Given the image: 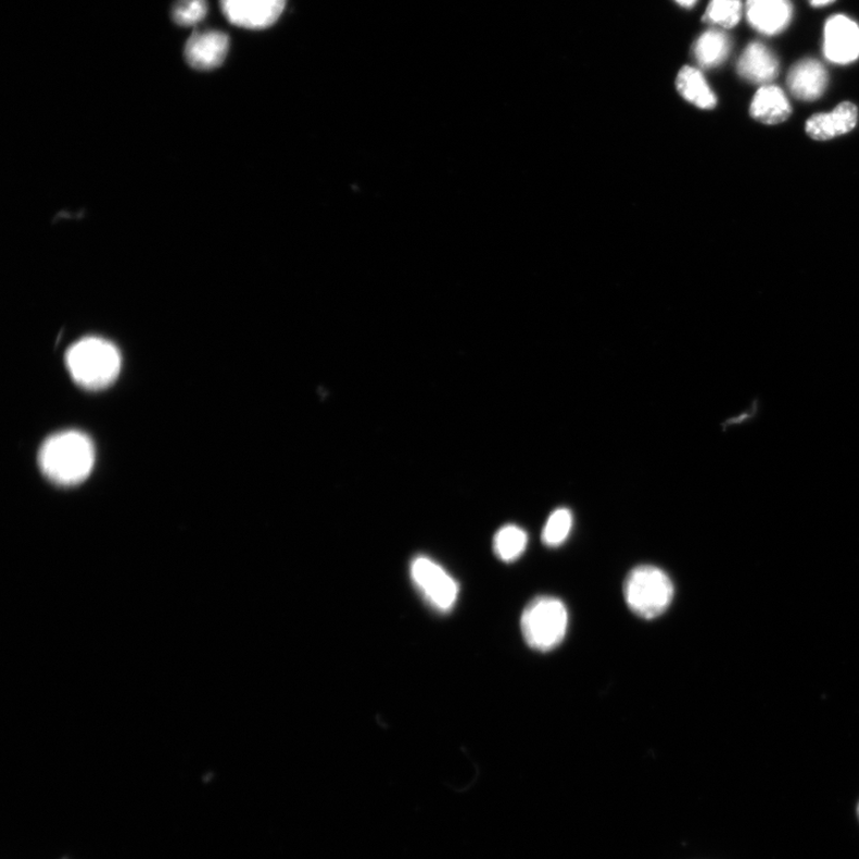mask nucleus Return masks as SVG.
<instances>
[{"instance_id":"1","label":"nucleus","mask_w":859,"mask_h":859,"mask_svg":"<svg viewBox=\"0 0 859 859\" xmlns=\"http://www.w3.org/2000/svg\"><path fill=\"white\" fill-rule=\"evenodd\" d=\"M39 463L43 475L56 485L75 487L91 473L94 446L86 433L60 432L43 443Z\"/></svg>"},{"instance_id":"2","label":"nucleus","mask_w":859,"mask_h":859,"mask_svg":"<svg viewBox=\"0 0 859 859\" xmlns=\"http://www.w3.org/2000/svg\"><path fill=\"white\" fill-rule=\"evenodd\" d=\"M66 365L71 377L84 389L102 390L118 377L121 355L111 342L89 337L70 348Z\"/></svg>"},{"instance_id":"3","label":"nucleus","mask_w":859,"mask_h":859,"mask_svg":"<svg viewBox=\"0 0 859 859\" xmlns=\"http://www.w3.org/2000/svg\"><path fill=\"white\" fill-rule=\"evenodd\" d=\"M623 595L629 609L643 619H657L672 603L674 588L660 568L639 566L624 580Z\"/></svg>"},{"instance_id":"4","label":"nucleus","mask_w":859,"mask_h":859,"mask_svg":"<svg viewBox=\"0 0 859 859\" xmlns=\"http://www.w3.org/2000/svg\"><path fill=\"white\" fill-rule=\"evenodd\" d=\"M568 612L565 604L554 597L531 601L520 617V629L532 649L548 652L558 647L567 633Z\"/></svg>"},{"instance_id":"5","label":"nucleus","mask_w":859,"mask_h":859,"mask_svg":"<svg viewBox=\"0 0 859 859\" xmlns=\"http://www.w3.org/2000/svg\"><path fill=\"white\" fill-rule=\"evenodd\" d=\"M410 576L432 607L442 611L451 610L454 607L458 586L440 565L425 556H419L410 566Z\"/></svg>"},{"instance_id":"6","label":"nucleus","mask_w":859,"mask_h":859,"mask_svg":"<svg viewBox=\"0 0 859 859\" xmlns=\"http://www.w3.org/2000/svg\"><path fill=\"white\" fill-rule=\"evenodd\" d=\"M824 53L833 64L848 65L859 58V26L848 16L834 15L825 24Z\"/></svg>"},{"instance_id":"7","label":"nucleus","mask_w":859,"mask_h":859,"mask_svg":"<svg viewBox=\"0 0 859 859\" xmlns=\"http://www.w3.org/2000/svg\"><path fill=\"white\" fill-rule=\"evenodd\" d=\"M229 38L223 31H195L186 45L188 64L198 70L219 67L228 54Z\"/></svg>"},{"instance_id":"8","label":"nucleus","mask_w":859,"mask_h":859,"mask_svg":"<svg viewBox=\"0 0 859 859\" xmlns=\"http://www.w3.org/2000/svg\"><path fill=\"white\" fill-rule=\"evenodd\" d=\"M745 10L753 28L768 36L782 33L793 17L791 0H746Z\"/></svg>"},{"instance_id":"9","label":"nucleus","mask_w":859,"mask_h":859,"mask_svg":"<svg viewBox=\"0 0 859 859\" xmlns=\"http://www.w3.org/2000/svg\"><path fill=\"white\" fill-rule=\"evenodd\" d=\"M829 74L816 59H804L795 64L788 75V87L796 99L816 101L825 92Z\"/></svg>"},{"instance_id":"10","label":"nucleus","mask_w":859,"mask_h":859,"mask_svg":"<svg viewBox=\"0 0 859 859\" xmlns=\"http://www.w3.org/2000/svg\"><path fill=\"white\" fill-rule=\"evenodd\" d=\"M736 68L745 80L765 86L778 77L780 63L768 46L751 42L745 48Z\"/></svg>"},{"instance_id":"11","label":"nucleus","mask_w":859,"mask_h":859,"mask_svg":"<svg viewBox=\"0 0 859 859\" xmlns=\"http://www.w3.org/2000/svg\"><path fill=\"white\" fill-rule=\"evenodd\" d=\"M858 119V109L850 102L839 104L832 113L817 114L806 124L807 135L819 141H825L851 131Z\"/></svg>"},{"instance_id":"12","label":"nucleus","mask_w":859,"mask_h":859,"mask_svg":"<svg viewBox=\"0 0 859 859\" xmlns=\"http://www.w3.org/2000/svg\"><path fill=\"white\" fill-rule=\"evenodd\" d=\"M749 113L758 123L778 125L789 118L792 106L782 89L765 86L755 94Z\"/></svg>"},{"instance_id":"13","label":"nucleus","mask_w":859,"mask_h":859,"mask_svg":"<svg viewBox=\"0 0 859 859\" xmlns=\"http://www.w3.org/2000/svg\"><path fill=\"white\" fill-rule=\"evenodd\" d=\"M677 90L684 99L700 108L712 109L717 105V96L712 92L702 72L695 67L685 66L677 77Z\"/></svg>"},{"instance_id":"14","label":"nucleus","mask_w":859,"mask_h":859,"mask_svg":"<svg viewBox=\"0 0 859 859\" xmlns=\"http://www.w3.org/2000/svg\"><path fill=\"white\" fill-rule=\"evenodd\" d=\"M731 39L728 34L718 29H710L699 36L694 45L693 52L696 62L705 68L721 65L731 52Z\"/></svg>"},{"instance_id":"15","label":"nucleus","mask_w":859,"mask_h":859,"mask_svg":"<svg viewBox=\"0 0 859 859\" xmlns=\"http://www.w3.org/2000/svg\"><path fill=\"white\" fill-rule=\"evenodd\" d=\"M527 532L517 526H505L494 536L495 555L504 563L516 561L526 552Z\"/></svg>"},{"instance_id":"16","label":"nucleus","mask_w":859,"mask_h":859,"mask_svg":"<svg viewBox=\"0 0 859 859\" xmlns=\"http://www.w3.org/2000/svg\"><path fill=\"white\" fill-rule=\"evenodd\" d=\"M287 0H250L247 29H265L281 17Z\"/></svg>"},{"instance_id":"17","label":"nucleus","mask_w":859,"mask_h":859,"mask_svg":"<svg viewBox=\"0 0 859 859\" xmlns=\"http://www.w3.org/2000/svg\"><path fill=\"white\" fill-rule=\"evenodd\" d=\"M742 0H710L704 21L723 29H731L743 16Z\"/></svg>"},{"instance_id":"18","label":"nucleus","mask_w":859,"mask_h":859,"mask_svg":"<svg viewBox=\"0 0 859 859\" xmlns=\"http://www.w3.org/2000/svg\"><path fill=\"white\" fill-rule=\"evenodd\" d=\"M573 527L572 513L565 507L549 516L542 531V541L548 547H559L570 536Z\"/></svg>"},{"instance_id":"19","label":"nucleus","mask_w":859,"mask_h":859,"mask_svg":"<svg viewBox=\"0 0 859 859\" xmlns=\"http://www.w3.org/2000/svg\"><path fill=\"white\" fill-rule=\"evenodd\" d=\"M209 12L205 0H177L173 7V20L180 27L197 26Z\"/></svg>"},{"instance_id":"20","label":"nucleus","mask_w":859,"mask_h":859,"mask_svg":"<svg viewBox=\"0 0 859 859\" xmlns=\"http://www.w3.org/2000/svg\"><path fill=\"white\" fill-rule=\"evenodd\" d=\"M220 4L229 22L245 28L250 0H220Z\"/></svg>"},{"instance_id":"21","label":"nucleus","mask_w":859,"mask_h":859,"mask_svg":"<svg viewBox=\"0 0 859 859\" xmlns=\"http://www.w3.org/2000/svg\"><path fill=\"white\" fill-rule=\"evenodd\" d=\"M808 2L810 5L814 8H822L836 2V0H808Z\"/></svg>"},{"instance_id":"22","label":"nucleus","mask_w":859,"mask_h":859,"mask_svg":"<svg viewBox=\"0 0 859 859\" xmlns=\"http://www.w3.org/2000/svg\"><path fill=\"white\" fill-rule=\"evenodd\" d=\"M675 3H679L683 8H693L697 0H674Z\"/></svg>"},{"instance_id":"23","label":"nucleus","mask_w":859,"mask_h":859,"mask_svg":"<svg viewBox=\"0 0 859 859\" xmlns=\"http://www.w3.org/2000/svg\"><path fill=\"white\" fill-rule=\"evenodd\" d=\"M857 813H858V818H859V805H858Z\"/></svg>"}]
</instances>
